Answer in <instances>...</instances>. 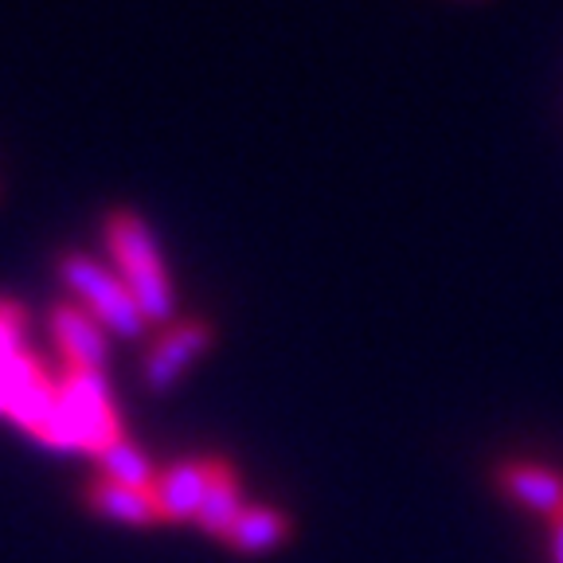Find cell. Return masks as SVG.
I'll return each instance as SVG.
<instances>
[{"mask_svg":"<svg viewBox=\"0 0 563 563\" xmlns=\"http://www.w3.org/2000/svg\"><path fill=\"white\" fill-rule=\"evenodd\" d=\"M106 246L118 263V274L125 278L130 294L137 298L145 321H168L176 309L173 282L165 274V263L157 255L150 228L137 211H110L106 220Z\"/></svg>","mask_w":563,"mask_h":563,"instance_id":"1","label":"cell"},{"mask_svg":"<svg viewBox=\"0 0 563 563\" xmlns=\"http://www.w3.org/2000/svg\"><path fill=\"white\" fill-rule=\"evenodd\" d=\"M59 274L106 329H114V333H122V336L145 333L150 321H145V313H141L137 298L130 294L122 274L106 271L102 263H95V258L82 255V251H67V255L59 258Z\"/></svg>","mask_w":563,"mask_h":563,"instance_id":"2","label":"cell"},{"mask_svg":"<svg viewBox=\"0 0 563 563\" xmlns=\"http://www.w3.org/2000/svg\"><path fill=\"white\" fill-rule=\"evenodd\" d=\"M55 387H59V399H63V411H67L70 434H75V446L95 457L98 450L114 446V442L122 439V422H118L114 399H110V387H106L102 372L63 368Z\"/></svg>","mask_w":563,"mask_h":563,"instance_id":"3","label":"cell"},{"mask_svg":"<svg viewBox=\"0 0 563 563\" xmlns=\"http://www.w3.org/2000/svg\"><path fill=\"white\" fill-rule=\"evenodd\" d=\"M9 415L16 427H24L32 439H40L44 446H55V450H79L75 446V434H70V422H67V411H63V399H59V387L55 379L40 376L35 384H27L16 399L9 404Z\"/></svg>","mask_w":563,"mask_h":563,"instance_id":"4","label":"cell"},{"mask_svg":"<svg viewBox=\"0 0 563 563\" xmlns=\"http://www.w3.org/2000/svg\"><path fill=\"white\" fill-rule=\"evenodd\" d=\"M52 336L63 352V364L79 372H102L106 356H110V341H106V325L90 313L87 306H55L52 309Z\"/></svg>","mask_w":563,"mask_h":563,"instance_id":"5","label":"cell"},{"mask_svg":"<svg viewBox=\"0 0 563 563\" xmlns=\"http://www.w3.org/2000/svg\"><path fill=\"white\" fill-rule=\"evenodd\" d=\"M216 474V457H192V462H176V466L161 470L153 482V501H157L161 525H185L196 520L203 505V493Z\"/></svg>","mask_w":563,"mask_h":563,"instance_id":"6","label":"cell"},{"mask_svg":"<svg viewBox=\"0 0 563 563\" xmlns=\"http://www.w3.org/2000/svg\"><path fill=\"white\" fill-rule=\"evenodd\" d=\"M211 341H216V333H211L208 321H180V325H173L145 356V384L153 391H168L188 372V364L211 349Z\"/></svg>","mask_w":563,"mask_h":563,"instance_id":"7","label":"cell"},{"mask_svg":"<svg viewBox=\"0 0 563 563\" xmlns=\"http://www.w3.org/2000/svg\"><path fill=\"white\" fill-rule=\"evenodd\" d=\"M497 489L520 509L555 520L563 512V474L540 462H505L497 466Z\"/></svg>","mask_w":563,"mask_h":563,"instance_id":"8","label":"cell"},{"mask_svg":"<svg viewBox=\"0 0 563 563\" xmlns=\"http://www.w3.org/2000/svg\"><path fill=\"white\" fill-rule=\"evenodd\" d=\"M24 309L16 301H0V411H9L12 399L44 376L40 361L24 349Z\"/></svg>","mask_w":563,"mask_h":563,"instance_id":"9","label":"cell"},{"mask_svg":"<svg viewBox=\"0 0 563 563\" xmlns=\"http://www.w3.org/2000/svg\"><path fill=\"white\" fill-rule=\"evenodd\" d=\"M87 505L98 517L118 520V525H133V528L161 525L153 489H130V485H118V482H110V477H95V482L87 485Z\"/></svg>","mask_w":563,"mask_h":563,"instance_id":"10","label":"cell"},{"mask_svg":"<svg viewBox=\"0 0 563 563\" xmlns=\"http://www.w3.org/2000/svg\"><path fill=\"white\" fill-rule=\"evenodd\" d=\"M290 532H294V520L282 509H274V505H246L243 517L235 520V528L223 537V544L239 555H266L286 544Z\"/></svg>","mask_w":563,"mask_h":563,"instance_id":"11","label":"cell"},{"mask_svg":"<svg viewBox=\"0 0 563 563\" xmlns=\"http://www.w3.org/2000/svg\"><path fill=\"white\" fill-rule=\"evenodd\" d=\"M243 509L246 505H243V489H239L235 470H231V462L216 457V474H211V485H208V493H203V505L192 525H200L208 537L223 540L231 528H235V520L243 517Z\"/></svg>","mask_w":563,"mask_h":563,"instance_id":"12","label":"cell"},{"mask_svg":"<svg viewBox=\"0 0 563 563\" xmlns=\"http://www.w3.org/2000/svg\"><path fill=\"white\" fill-rule=\"evenodd\" d=\"M95 462H98V470H102V477H110V482H118V485H130V489H153V482H157V474H161L130 439H118L114 446L98 450Z\"/></svg>","mask_w":563,"mask_h":563,"instance_id":"13","label":"cell"},{"mask_svg":"<svg viewBox=\"0 0 563 563\" xmlns=\"http://www.w3.org/2000/svg\"><path fill=\"white\" fill-rule=\"evenodd\" d=\"M552 525V537H548V548H552V563H563V512L555 520H548Z\"/></svg>","mask_w":563,"mask_h":563,"instance_id":"14","label":"cell"}]
</instances>
